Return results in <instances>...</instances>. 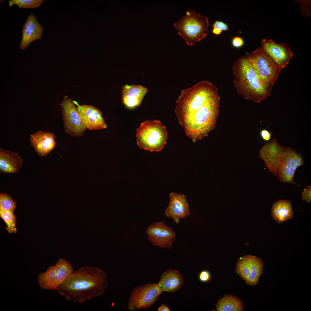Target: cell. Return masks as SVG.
I'll return each mask as SVG.
<instances>
[{
	"label": "cell",
	"instance_id": "1",
	"mask_svg": "<svg viewBox=\"0 0 311 311\" xmlns=\"http://www.w3.org/2000/svg\"><path fill=\"white\" fill-rule=\"evenodd\" d=\"M218 88L202 81L182 91L175 112L186 135L192 141L207 136L214 128L219 113Z\"/></svg>",
	"mask_w": 311,
	"mask_h": 311
},
{
	"label": "cell",
	"instance_id": "2",
	"mask_svg": "<svg viewBox=\"0 0 311 311\" xmlns=\"http://www.w3.org/2000/svg\"><path fill=\"white\" fill-rule=\"evenodd\" d=\"M108 285L104 270L86 266L73 271L59 287L58 291L68 301L82 303L103 295Z\"/></svg>",
	"mask_w": 311,
	"mask_h": 311
},
{
	"label": "cell",
	"instance_id": "3",
	"mask_svg": "<svg viewBox=\"0 0 311 311\" xmlns=\"http://www.w3.org/2000/svg\"><path fill=\"white\" fill-rule=\"evenodd\" d=\"M259 157L281 183H293L295 172L304 163L301 154L291 147L280 145L275 139L264 144L259 150Z\"/></svg>",
	"mask_w": 311,
	"mask_h": 311
},
{
	"label": "cell",
	"instance_id": "4",
	"mask_svg": "<svg viewBox=\"0 0 311 311\" xmlns=\"http://www.w3.org/2000/svg\"><path fill=\"white\" fill-rule=\"evenodd\" d=\"M232 69L234 87L245 99L260 103L270 95L272 87L265 85L258 78L249 54L237 59Z\"/></svg>",
	"mask_w": 311,
	"mask_h": 311
},
{
	"label": "cell",
	"instance_id": "5",
	"mask_svg": "<svg viewBox=\"0 0 311 311\" xmlns=\"http://www.w3.org/2000/svg\"><path fill=\"white\" fill-rule=\"evenodd\" d=\"M209 25L207 17L189 10L174 26L186 44L191 46L208 35Z\"/></svg>",
	"mask_w": 311,
	"mask_h": 311
},
{
	"label": "cell",
	"instance_id": "6",
	"mask_svg": "<svg viewBox=\"0 0 311 311\" xmlns=\"http://www.w3.org/2000/svg\"><path fill=\"white\" fill-rule=\"evenodd\" d=\"M137 145L151 152L161 151L166 144L168 133L165 126L159 120H147L136 129Z\"/></svg>",
	"mask_w": 311,
	"mask_h": 311
},
{
	"label": "cell",
	"instance_id": "7",
	"mask_svg": "<svg viewBox=\"0 0 311 311\" xmlns=\"http://www.w3.org/2000/svg\"><path fill=\"white\" fill-rule=\"evenodd\" d=\"M249 55L258 78L265 85L272 87L281 69L264 52L261 46Z\"/></svg>",
	"mask_w": 311,
	"mask_h": 311
},
{
	"label": "cell",
	"instance_id": "8",
	"mask_svg": "<svg viewBox=\"0 0 311 311\" xmlns=\"http://www.w3.org/2000/svg\"><path fill=\"white\" fill-rule=\"evenodd\" d=\"M73 271L72 265L68 261L60 259L55 265L49 266L45 272L39 274L38 283L43 289L58 291L60 285Z\"/></svg>",
	"mask_w": 311,
	"mask_h": 311
},
{
	"label": "cell",
	"instance_id": "9",
	"mask_svg": "<svg viewBox=\"0 0 311 311\" xmlns=\"http://www.w3.org/2000/svg\"><path fill=\"white\" fill-rule=\"evenodd\" d=\"M162 291L157 284L148 283L135 287L129 297L128 309L135 311L151 307Z\"/></svg>",
	"mask_w": 311,
	"mask_h": 311
},
{
	"label": "cell",
	"instance_id": "10",
	"mask_svg": "<svg viewBox=\"0 0 311 311\" xmlns=\"http://www.w3.org/2000/svg\"><path fill=\"white\" fill-rule=\"evenodd\" d=\"M60 105L65 132L76 137L82 136L87 128L73 100L65 96Z\"/></svg>",
	"mask_w": 311,
	"mask_h": 311
},
{
	"label": "cell",
	"instance_id": "11",
	"mask_svg": "<svg viewBox=\"0 0 311 311\" xmlns=\"http://www.w3.org/2000/svg\"><path fill=\"white\" fill-rule=\"evenodd\" d=\"M263 263L259 258L251 255L244 256L238 260L236 272L246 284L255 286L257 284L263 273Z\"/></svg>",
	"mask_w": 311,
	"mask_h": 311
},
{
	"label": "cell",
	"instance_id": "12",
	"mask_svg": "<svg viewBox=\"0 0 311 311\" xmlns=\"http://www.w3.org/2000/svg\"><path fill=\"white\" fill-rule=\"evenodd\" d=\"M146 234L153 245L167 249L172 247L176 237L173 230L163 222L150 224L147 229Z\"/></svg>",
	"mask_w": 311,
	"mask_h": 311
},
{
	"label": "cell",
	"instance_id": "13",
	"mask_svg": "<svg viewBox=\"0 0 311 311\" xmlns=\"http://www.w3.org/2000/svg\"><path fill=\"white\" fill-rule=\"evenodd\" d=\"M261 47L264 52L281 69L285 68L293 56L288 46L284 43H277L271 39H263Z\"/></svg>",
	"mask_w": 311,
	"mask_h": 311
},
{
	"label": "cell",
	"instance_id": "14",
	"mask_svg": "<svg viewBox=\"0 0 311 311\" xmlns=\"http://www.w3.org/2000/svg\"><path fill=\"white\" fill-rule=\"evenodd\" d=\"M86 128L90 130H99L106 128L107 125L101 111L91 105H81L73 101Z\"/></svg>",
	"mask_w": 311,
	"mask_h": 311
},
{
	"label": "cell",
	"instance_id": "15",
	"mask_svg": "<svg viewBox=\"0 0 311 311\" xmlns=\"http://www.w3.org/2000/svg\"><path fill=\"white\" fill-rule=\"evenodd\" d=\"M170 201L164 213L178 224L181 219L190 215L189 206L185 196L182 194L172 192L170 194Z\"/></svg>",
	"mask_w": 311,
	"mask_h": 311
},
{
	"label": "cell",
	"instance_id": "16",
	"mask_svg": "<svg viewBox=\"0 0 311 311\" xmlns=\"http://www.w3.org/2000/svg\"><path fill=\"white\" fill-rule=\"evenodd\" d=\"M43 31V29L37 22L36 16L32 14L29 15L23 26L20 48L25 50L31 42L40 40Z\"/></svg>",
	"mask_w": 311,
	"mask_h": 311
},
{
	"label": "cell",
	"instance_id": "17",
	"mask_svg": "<svg viewBox=\"0 0 311 311\" xmlns=\"http://www.w3.org/2000/svg\"><path fill=\"white\" fill-rule=\"evenodd\" d=\"M30 143L37 154L44 157L48 155L54 148L56 142L55 136L49 132L39 130L31 135Z\"/></svg>",
	"mask_w": 311,
	"mask_h": 311
},
{
	"label": "cell",
	"instance_id": "18",
	"mask_svg": "<svg viewBox=\"0 0 311 311\" xmlns=\"http://www.w3.org/2000/svg\"><path fill=\"white\" fill-rule=\"evenodd\" d=\"M148 91L142 85L126 84L122 87V103L129 109L139 107Z\"/></svg>",
	"mask_w": 311,
	"mask_h": 311
},
{
	"label": "cell",
	"instance_id": "19",
	"mask_svg": "<svg viewBox=\"0 0 311 311\" xmlns=\"http://www.w3.org/2000/svg\"><path fill=\"white\" fill-rule=\"evenodd\" d=\"M23 163L22 158L17 153L0 149V172L1 173H14L18 172Z\"/></svg>",
	"mask_w": 311,
	"mask_h": 311
},
{
	"label": "cell",
	"instance_id": "20",
	"mask_svg": "<svg viewBox=\"0 0 311 311\" xmlns=\"http://www.w3.org/2000/svg\"><path fill=\"white\" fill-rule=\"evenodd\" d=\"M183 281L182 276L178 270H170L162 274L157 284L162 292L172 293L181 287Z\"/></svg>",
	"mask_w": 311,
	"mask_h": 311
},
{
	"label": "cell",
	"instance_id": "21",
	"mask_svg": "<svg viewBox=\"0 0 311 311\" xmlns=\"http://www.w3.org/2000/svg\"><path fill=\"white\" fill-rule=\"evenodd\" d=\"M271 213L274 220L279 223L285 222L293 217L291 203L287 200H279L274 203Z\"/></svg>",
	"mask_w": 311,
	"mask_h": 311
},
{
	"label": "cell",
	"instance_id": "22",
	"mask_svg": "<svg viewBox=\"0 0 311 311\" xmlns=\"http://www.w3.org/2000/svg\"><path fill=\"white\" fill-rule=\"evenodd\" d=\"M215 306L217 311H241L244 308L243 303L239 299L229 295L220 299Z\"/></svg>",
	"mask_w": 311,
	"mask_h": 311
},
{
	"label": "cell",
	"instance_id": "23",
	"mask_svg": "<svg viewBox=\"0 0 311 311\" xmlns=\"http://www.w3.org/2000/svg\"><path fill=\"white\" fill-rule=\"evenodd\" d=\"M13 212L9 211L0 210V216L6 224V229L10 233H16V220Z\"/></svg>",
	"mask_w": 311,
	"mask_h": 311
},
{
	"label": "cell",
	"instance_id": "24",
	"mask_svg": "<svg viewBox=\"0 0 311 311\" xmlns=\"http://www.w3.org/2000/svg\"><path fill=\"white\" fill-rule=\"evenodd\" d=\"M43 1V0H11L8 3L10 7L16 5L19 8H34L40 6Z\"/></svg>",
	"mask_w": 311,
	"mask_h": 311
},
{
	"label": "cell",
	"instance_id": "25",
	"mask_svg": "<svg viewBox=\"0 0 311 311\" xmlns=\"http://www.w3.org/2000/svg\"><path fill=\"white\" fill-rule=\"evenodd\" d=\"M16 207V203L7 194H0V210L9 211L14 213Z\"/></svg>",
	"mask_w": 311,
	"mask_h": 311
},
{
	"label": "cell",
	"instance_id": "26",
	"mask_svg": "<svg viewBox=\"0 0 311 311\" xmlns=\"http://www.w3.org/2000/svg\"><path fill=\"white\" fill-rule=\"evenodd\" d=\"M213 33L216 35H220L223 31L228 30V25L221 21H215L213 25Z\"/></svg>",
	"mask_w": 311,
	"mask_h": 311
},
{
	"label": "cell",
	"instance_id": "27",
	"mask_svg": "<svg viewBox=\"0 0 311 311\" xmlns=\"http://www.w3.org/2000/svg\"><path fill=\"white\" fill-rule=\"evenodd\" d=\"M301 198L303 201L310 203L311 201V186L309 185L303 189Z\"/></svg>",
	"mask_w": 311,
	"mask_h": 311
},
{
	"label": "cell",
	"instance_id": "28",
	"mask_svg": "<svg viewBox=\"0 0 311 311\" xmlns=\"http://www.w3.org/2000/svg\"><path fill=\"white\" fill-rule=\"evenodd\" d=\"M244 42L242 38L239 36H236L232 39V44L235 48H238L241 47L244 45Z\"/></svg>",
	"mask_w": 311,
	"mask_h": 311
},
{
	"label": "cell",
	"instance_id": "29",
	"mask_svg": "<svg viewBox=\"0 0 311 311\" xmlns=\"http://www.w3.org/2000/svg\"><path fill=\"white\" fill-rule=\"evenodd\" d=\"M211 278V274L207 270H203L199 274V279L203 282H208Z\"/></svg>",
	"mask_w": 311,
	"mask_h": 311
},
{
	"label": "cell",
	"instance_id": "30",
	"mask_svg": "<svg viewBox=\"0 0 311 311\" xmlns=\"http://www.w3.org/2000/svg\"><path fill=\"white\" fill-rule=\"evenodd\" d=\"M260 135L262 139L265 141H269L272 135L271 133L266 129H262L261 131Z\"/></svg>",
	"mask_w": 311,
	"mask_h": 311
},
{
	"label": "cell",
	"instance_id": "31",
	"mask_svg": "<svg viewBox=\"0 0 311 311\" xmlns=\"http://www.w3.org/2000/svg\"><path fill=\"white\" fill-rule=\"evenodd\" d=\"M170 310L169 307L164 304H162L158 309V311H170Z\"/></svg>",
	"mask_w": 311,
	"mask_h": 311
}]
</instances>
